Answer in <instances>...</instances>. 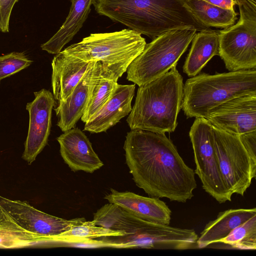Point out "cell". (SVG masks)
<instances>
[{"mask_svg":"<svg viewBox=\"0 0 256 256\" xmlns=\"http://www.w3.org/2000/svg\"><path fill=\"white\" fill-rule=\"evenodd\" d=\"M124 149L133 180L150 196L182 203L194 196L197 187L194 171L164 133L131 130Z\"/></svg>","mask_w":256,"mask_h":256,"instance_id":"6da1fadb","label":"cell"},{"mask_svg":"<svg viewBox=\"0 0 256 256\" xmlns=\"http://www.w3.org/2000/svg\"><path fill=\"white\" fill-rule=\"evenodd\" d=\"M185 0H94L92 4L98 14L152 40L171 30L210 29L193 16Z\"/></svg>","mask_w":256,"mask_h":256,"instance_id":"7a4b0ae2","label":"cell"},{"mask_svg":"<svg viewBox=\"0 0 256 256\" xmlns=\"http://www.w3.org/2000/svg\"><path fill=\"white\" fill-rule=\"evenodd\" d=\"M96 226L124 231L126 235L112 237L107 244L120 247L185 250L197 248L198 236L193 229L182 228L148 221L110 203L94 214Z\"/></svg>","mask_w":256,"mask_h":256,"instance_id":"3957f363","label":"cell"},{"mask_svg":"<svg viewBox=\"0 0 256 256\" xmlns=\"http://www.w3.org/2000/svg\"><path fill=\"white\" fill-rule=\"evenodd\" d=\"M183 78L176 68L138 86L134 104L126 119L131 130L174 132L182 108Z\"/></svg>","mask_w":256,"mask_h":256,"instance_id":"277c9868","label":"cell"},{"mask_svg":"<svg viewBox=\"0 0 256 256\" xmlns=\"http://www.w3.org/2000/svg\"><path fill=\"white\" fill-rule=\"evenodd\" d=\"M250 94H256V69L200 74L186 81L182 108L187 118H204L220 104Z\"/></svg>","mask_w":256,"mask_h":256,"instance_id":"5b68a950","label":"cell"},{"mask_svg":"<svg viewBox=\"0 0 256 256\" xmlns=\"http://www.w3.org/2000/svg\"><path fill=\"white\" fill-rule=\"evenodd\" d=\"M141 34L130 29L92 34L62 51L87 62H98L120 77L146 45Z\"/></svg>","mask_w":256,"mask_h":256,"instance_id":"8992f818","label":"cell"},{"mask_svg":"<svg viewBox=\"0 0 256 256\" xmlns=\"http://www.w3.org/2000/svg\"><path fill=\"white\" fill-rule=\"evenodd\" d=\"M196 32L193 28L176 29L153 39L128 66L126 79L140 86L168 72L176 66Z\"/></svg>","mask_w":256,"mask_h":256,"instance_id":"52a82bcc","label":"cell"},{"mask_svg":"<svg viewBox=\"0 0 256 256\" xmlns=\"http://www.w3.org/2000/svg\"><path fill=\"white\" fill-rule=\"evenodd\" d=\"M238 22L218 30V55L229 71L256 69V1L235 0Z\"/></svg>","mask_w":256,"mask_h":256,"instance_id":"ba28073f","label":"cell"},{"mask_svg":"<svg viewBox=\"0 0 256 256\" xmlns=\"http://www.w3.org/2000/svg\"><path fill=\"white\" fill-rule=\"evenodd\" d=\"M196 174L203 189L219 203L231 201L220 170L212 124L204 118H197L189 132Z\"/></svg>","mask_w":256,"mask_h":256,"instance_id":"9c48e42d","label":"cell"},{"mask_svg":"<svg viewBox=\"0 0 256 256\" xmlns=\"http://www.w3.org/2000/svg\"><path fill=\"white\" fill-rule=\"evenodd\" d=\"M214 146L220 174L224 184L232 196H243L256 176V167L238 136L212 126Z\"/></svg>","mask_w":256,"mask_h":256,"instance_id":"30bf717a","label":"cell"},{"mask_svg":"<svg viewBox=\"0 0 256 256\" xmlns=\"http://www.w3.org/2000/svg\"><path fill=\"white\" fill-rule=\"evenodd\" d=\"M0 208L19 225L32 232L54 238L86 221L84 218L66 220L46 214L26 201L12 200L0 196Z\"/></svg>","mask_w":256,"mask_h":256,"instance_id":"8fae6325","label":"cell"},{"mask_svg":"<svg viewBox=\"0 0 256 256\" xmlns=\"http://www.w3.org/2000/svg\"><path fill=\"white\" fill-rule=\"evenodd\" d=\"M34 95V100L26 105L29 126L22 155V159L29 164L35 160L48 144L55 103L52 94L46 89L35 92Z\"/></svg>","mask_w":256,"mask_h":256,"instance_id":"7c38bea8","label":"cell"},{"mask_svg":"<svg viewBox=\"0 0 256 256\" xmlns=\"http://www.w3.org/2000/svg\"><path fill=\"white\" fill-rule=\"evenodd\" d=\"M212 126L239 136L256 130V94L239 96L214 108L205 116Z\"/></svg>","mask_w":256,"mask_h":256,"instance_id":"4fadbf2b","label":"cell"},{"mask_svg":"<svg viewBox=\"0 0 256 256\" xmlns=\"http://www.w3.org/2000/svg\"><path fill=\"white\" fill-rule=\"evenodd\" d=\"M64 132L57 140L60 155L72 171L93 173L104 166L92 143L80 128H73Z\"/></svg>","mask_w":256,"mask_h":256,"instance_id":"5bb4252c","label":"cell"},{"mask_svg":"<svg viewBox=\"0 0 256 256\" xmlns=\"http://www.w3.org/2000/svg\"><path fill=\"white\" fill-rule=\"evenodd\" d=\"M94 62H87L62 50L52 62V88L54 104L65 100L72 92Z\"/></svg>","mask_w":256,"mask_h":256,"instance_id":"9a60e30c","label":"cell"},{"mask_svg":"<svg viewBox=\"0 0 256 256\" xmlns=\"http://www.w3.org/2000/svg\"><path fill=\"white\" fill-rule=\"evenodd\" d=\"M104 198L142 219L164 225L170 224L172 211L160 198L146 197L111 188L110 193Z\"/></svg>","mask_w":256,"mask_h":256,"instance_id":"2e32d148","label":"cell"},{"mask_svg":"<svg viewBox=\"0 0 256 256\" xmlns=\"http://www.w3.org/2000/svg\"><path fill=\"white\" fill-rule=\"evenodd\" d=\"M135 84H118L108 102L86 122L84 130L92 133L106 132L132 110Z\"/></svg>","mask_w":256,"mask_h":256,"instance_id":"e0dca14e","label":"cell"},{"mask_svg":"<svg viewBox=\"0 0 256 256\" xmlns=\"http://www.w3.org/2000/svg\"><path fill=\"white\" fill-rule=\"evenodd\" d=\"M119 76L94 62L89 69V94L86 106L81 118L87 122L108 102L116 89Z\"/></svg>","mask_w":256,"mask_h":256,"instance_id":"ac0fdd59","label":"cell"},{"mask_svg":"<svg viewBox=\"0 0 256 256\" xmlns=\"http://www.w3.org/2000/svg\"><path fill=\"white\" fill-rule=\"evenodd\" d=\"M256 215V208L230 209L220 212L216 218L208 222L196 242L202 248L219 242L235 228Z\"/></svg>","mask_w":256,"mask_h":256,"instance_id":"d6986e66","label":"cell"},{"mask_svg":"<svg viewBox=\"0 0 256 256\" xmlns=\"http://www.w3.org/2000/svg\"><path fill=\"white\" fill-rule=\"evenodd\" d=\"M94 0H70L71 7L66 20L58 31L40 46L50 54H58L82 27L91 10Z\"/></svg>","mask_w":256,"mask_h":256,"instance_id":"ffe728a7","label":"cell"},{"mask_svg":"<svg viewBox=\"0 0 256 256\" xmlns=\"http://www.w3.org/2000/svg\"><path fill=\"white\" fill-rule=\"evenodd\" d=\"M89 94V70L64 100L54 104L58 117L57 126L63 132L73 128L82 116Z\"/></svg>","mask_w":256,"mask_h":256,"instance_id":"44dd1931","label":"cell"},{"mask_svg":"<svg viewBox=\"0 0 256 256\" xmlns=\"http://www.w3.org/2000/svg\"><path fill=\"white\" fill-rule=\"evenodd\" d=\"M218 52V30L210 28L196 33L183 66V72L188 76L198 74L210 60Z\"/></svg>","mask_w":256,"mask_h":256,"instance_id":"7402d4cb","label":"cell"},{"mask_svg":"<svg viewBox=\"0 0 256 256\" xmlns=\"http://www.w3.org/2000/svg\"><path fill=\"white\" fill-rule=\"evenodd\" d=\"M54 241L53 238L26 230L0 208V248H22Z\"/></svg>","mask_w":256,"mask_h":256,"instance_id":"603a6c76","label":"cell"},{"mask_svg":"<svg viewBox=\"0 0 256 256\" xmlns=\"http://www.w3.org/2000/svg\"><path fill=\"white\" fill-rule=\"evenodd\" d=\"M185 6L204 26L227 28L235 24L238 13L234 9L222 8L204 0H186Z\"/></svg>","mask_w":256,"mask_h":256,"instance_id":"cb8c5ba5","label":"cell"},{"mask_svg":"<svg viewBox=\"0 0 256 256\" xmlns=\"http://www.w3.org/2000/svg\"><path fill=\"white\" fill-rule=\"evenodd\" d=\"M126 235L124 231L116 230L96 226L94 220L84 221L76 225L70 230L58 236V240H70L82 242L92 238L104 237L122 236Z\"/></svg>","mask_w":256,"mask_h":256,"instance_id":"d4e9b609","label":"cell"},{"mask_svg":"<svg viewBox=\"0 0 256 256\" xmlns=\"http://www.w3.org/2000/svg\"><path fill=\"white\" fill-rule=\"evenodd\" d=\"M219 242L238 250L256 248V215L233 230Z\"/></svg>","mask_w":256,"mask_h":256,"instance_id":"484cf974","label":"cell"},{"mask_svg":"<svg viewBox=\"0 0 256 256\" xmlns=\"http://www.w3.org/2000/svg\"><path fill=\"white\" fill-rule=\"evenodd\" d=\"M32 62L24 52H14L0 56V84L2 79L27 68Z\"/></svg>","mask_w":256,"mask_h":256,"instance_id":"4316f807","label":"cell"},{"mask_svg":"<svg viewBox=\"0 0 256 256\" xmlns=\"http://www.w3.org/2000/svg\"><path fill=\"white\" fill-rule=\"evenodd\" d=\"M238 136L254 166L256 167V130Z\"/></svg>","mask_w":256,"mask_h":256,"instance_id":"83f0119b","label":"cell"},{"mask_svg":"<svg viewBox=\"0 0 256 256\" xmlns=\"http://www.w3.org/2000/svg\"><path fill=\"white\" fill-rule=\"evenodd\" d=\"M18 0H0V30L9 31V21L14 6Z\"/></svg>","mask_w":256,"mask_h":256,"instance_id":"f1b7e54d","label":"cell"},{"mask_svg":"<svg viewBox=\"0 0 256 256\" xmlns=\"http://www.w3.org/2000/svg\"><path fill=\"white\" fill-rule=\"evenodd\" d=\"M212 4L227 10L234 9L236 4L235 0H204Z\"/></svg>","mask_w":256,"mask_h":256,"instance_id":"f546056e","label":"cell"}]
</instances>
